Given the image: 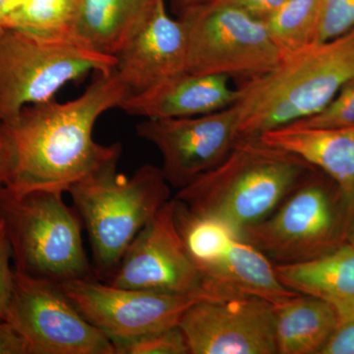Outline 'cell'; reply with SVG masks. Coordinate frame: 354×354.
Here are the masks:
<instances>
[{
	"instance_id": "1",
	"label": "cell",
	"mask_w": 354,
	"mask_h": 354,
	"mask_svg": "<svg viewBox=\"0 0 354 354\" xmlns=\"http://www.w3.org/2000/svg\"><path fill=\"white\" fill-rule=\"evenodd\" d=\"M128 95L114 69L95 72L94 80L76 99L30 104L0 123L2 186L67 192L86 177L118 165L121 144L102 145L93 132L100 116L118 108Z\"/></svg>"
},
{
	"instance_id": "2",
	"label": "cell",
	"mask_w": 354,
	"mask_h": 354,
	"mask_svg": "<svg viewBox=\"0 0 354 354\" xmlns=\"http://www.w3.org/2000/svg\"><path fill=\"white\" fill-rule=\"evenodd\" d=\"M315 169L299 156L268 145L259 137H241L220 165L179 189L174 199L241 235L267 218Z\"/></svg>"
},
{
	"instance_id": "3",
	"label": "cell",
	"mask_w": 354,
	"mask_h": 354,
	"mask_svg": "<svg viewBox=\"0 0 354 354\" xmlns=\"http://www.w3.org/2000/svg\"><path fill=\"white\" fill-rule=\"evenodd\" d=\"M354 80V29L286 55L281 64L239 86L241 137L288 127L313 115Z\"/></svg>"
},
{
	"instance_id": "4",
	"label": "cell",
	"mask_w": 354,
	"mask_h": 354,
	"mask_svg": "<svg viewBox=\"0 0 354 354\" xmlns=\"http://www.w3.org/2000/svg\"><path fill=\"white\" fill-rule=\"evenodd\" d=\"M64 193L0 186V220L14 270L57 283L97 279L83 244V221L64 202Z\"/></svg>"
},
{
	"instance_id": "5",
	"label": "cell",
	"mask_w": 354,
	"mask_h": 354,
	"mask_svg": "<svg viewBox=\"0 0 354 354\" xmlns=\"http://www.w3.org/2000/svg\"><path fill=\"white\" fill-rule=\"evenodd\" d=\"M67 192L87 230L93 269L102 281L113 276L133 239L171 200V185L152 165H142L131 177L111 165Z\"/></svg>"
},
{
	"instance_id": "6",
	"label": "cell",
	"mask_w": 354,
	"mask_h": 354,
	"mask_svg": "<svg viewBox=\"0 0 354 354\" xmlns=\"http://www.w3.org/2000/svg\"><path fill=\"white\" fill-rule=\"evenodd\" d=\"M353 227L337 186L314 171L267 218L244 228L241 236L272 264H295L337 248Z\"/></svg>"
},
{
	"instance_id": "7",
	"label": "cell",
	"mask_w": 354,
	"mask_h": 354,
	"mask_svg": "<svg viewBox=\"0 0 354 354\" xmlns=\"http://www.w3.org/2000/svg\"><path fill=\"white\" fill-rule=\"evenodd\" d=\"M114 66L113 55L78 41L7 30L0 34V123L25 106L51 101L69 82Z\"/></svg>"
},
{
	"instance_id": "8",
	"label": "cell",
	"mask_w": 354,
	"mask_h": 354,
	"mask_svg": "<svg viewBox=\"0 0 354 354\" xmlns=\"http://www.w3.org/2000/svg\"><path fill=\"white\" fill-rule=\"evenodd\" d=\"M187 32L186 72L250 79L285 57L264 21L234 7L205 3L178 15Z\"/></svg>"
},
{
	"instance_id": "9",
	"label": "cell",
	"mask_w": 354,
	"mask_h": 354,
	"mask_svg": "<svg viewBox=\"0 0 354 354\" xmlns=\"http://www.w3.org/2000/svg\"><path fill=\"white\" fill-rule=\"evenodd\" d=\"M6 322L30 354H116L111 339L86 320L58 283L15 270Z\"/></svg>"
},
{
	"instance_id": "10",
	"label": "cell",
	"mask_w": 354,
	"mask_h": 354,
	"mask_svg": "<svg viewBox=\"0 0 354 354\" xmlns=\"http://www.w3.org/2000/svg\"><path fill=\"white\" fill-rule=\"evenodd\" d=\"M104 283L131 290L216 297L184 244L176 225L174 198L140 230L113 276Z\"/></svg>"
},
{
	"instance_id": "11",
	"label": "cell",
	"mask_w": 354,
	"mask_h": 354,
	"mask_svg": "<svg viewBox=\"0 0 354 354\" xmlns=\"http://www.w3.org/2000/svg\"><path fill=\"white\" fill-rule=\"evenodd\" d=\"M58 285L86 320L113 344L176 327L191 305L206 298L118 288L97 279Z\"/></svg>"
},
{
	"instance_id": "12",
	"label": "cell",
	"mask_w": 354,
	"mask_h": 354,
	"mask_svg": "<svg viewBox=\"0 0 354 354\" xmlns=\"http://www.w3.org/2000/svg\"><path fill=\"white\" fill-rule=\"evenodd\" d=\"M235 104L215 113L179 118H151L137 124L140 138L158 149L165 180L181 189L220 165L239 135Z\"/></svg>"
},
{
	"instance_id": "13",
	"label": "cell",
	"mask_w": 354,
	"mask_h": 354,
	"mask_svg": "<svg viewBox=\"0 0 354 354\" xmlns=\"http://www.w3.org/2000/svg\"><path fill=\"white\" fill-rule=\"evenodd\" d=\"M190 354H276L274 307L262 298L221 295L203 298L178 324Z\"/></svg>"
},
{
	"instance_id": "14",
	"label": "cell",
	"mask_w": 354,
	"mask_h": 354,
	"mask_svg": "<svg viewBox=\"0 0 354 354\" xmlns=\"http://www.w3.org/2000/svg\"><path fill=\"white\" fill-rule=\"evenodd\" d=\"M114 57V71L129 95L145 92L186 72L185 25L167 13L165 0H153Z\"/></svg>"
},
{
	"instance_id": "15",
	"label": "cell",
	"mask_w": 354,
	"mask_h": 354,
	"mask_svg": "<svg viewBox=\"0 0 354 354\" xmlns=\"http://www.w3.org/2000/svg\"><path fill=\"white\" fill-rule=\"evenodd\" d=\"M230 78L184 73L171 77L140 94L123 100L120 109L129 115L151 118H179L215 113L232 106L239 88Z\"/></svg>"
},
{
	"instance_id": "16",
	"label": "cell",
	"mask_w": 354,
	"mask_h": 354,
	"mask_svg": "<svg viewBox=\"0 0 354 354\" xmlns=\"http://www.w3.org/2000/svg\"><path fill=\"white\" fill-rule=\"evenodd\" d=\"M198 269L215 295H252L272 304L297 295L279 281L271 261L236 232Z\"/></svg>"
},
{
	"instance_id": "17",
	"label": "cell",
	"mask_w": 354,
	"mask_h": 354,
	"mask_svg": "<svg viewBox=\"0 0 354 354\" xmlns=\"http://www.w3.org/2000/svg\"><path fill=\"white\" fill-rule=\"evenodd\" d=\"M259 138L299 156L332 179L354 223V127L314 129L288 125L263 133Z\"/></svg>"
},
{
	"instance_id": "18",
	"label": "cell",
	"mask_w": 354,
	"mask_h": 354,
	"mask_svg": "<svg viewBox=\"0 0 354 354\" xmlns=\"http://www.w3.org/2000/svg\"><path fill=\"white\" fill-rule=\"evenodd\" d=\"M274 269L286 288L332 305L341 323L354 319V249L348 242L320 257Z\"/></svg>"
},
{
	"instance_id": "19",
	"label": "cell",
	"mask_w": 354,
	"mask_h": 354,
	"mask_svg": "<svg viewBox=\"0 0 354 354\" xmlns=\"http://www.w3.org/2000/svg\"><path fill=\"white\" fill-rule=\"evenodd\" d=\"M272 307L279 354H320L341 324L332 305L311 295L297 293Z\"/></svg>"
},
{
	"instance_id": "20",
	"label": "cell",
	"mask_w": 354,
	"mask_h": 354,
	"mask_svg": "<svg viewBox=\"0 0 354 354\" xmlns=\"http://www.w3.org/2000/svg\"><path fill=\"white\" fill-rule=\"evenodd\" d=\"M153 0H79L75 38L86 48L113 55Z\"/></svg>"
},
{
	"instance_id": "21",
	"label": "cell",
	"mask_w": 354,
	"mask_h": 354,
	"mask_svg": "<svg viewBox=\"0 0 354 354\" xmlns=\"http://www.w3.org/2000/svg\"><path fill=\"white\" fill-rule=\"evenodd\" d=\"M78 3L79 0H25L9 18L6 31L18 30L44 38L77 41Z\"/></svg>"
},
{
	"instance_id": "22",
	"label": "cell",
	"mask_w": 354,
	"mask_h": 354,
	"mask_svg": "<svg viewBox=\"0 0 354 354\" xmlns=\"http://www.w3.org/2000/svg\"><path fill=\"white\" fill-rule=\"evenodd\" d=\"M319 7L320 0H286L265 21L285 57L315 44Z\"/></svg>"
},
{
	"instance_id": "23",
	"label": "cell",
	"mask_w": 354,
	"mask_h": 354,
	"mask_svg": "<svg viewBox=\"0 0 354 354\" xmlns=\"http://www.w3.org/2000/svg\"><path fill=\"white\" fill-rule=\"evenodd\" d=\"M290 127L314 129L354 127V80L346 84L318 113L292 123Z\"/></svg>"
},
{
	"instance_id": "24",
	"label": "cell",
	"mask_w": 354,
	"mask_h": 354,
	"mask_svg": "<svg viewBox=\"0 0 354 354\" xmlns=\"http://www.w3.org/2000/svg\"><path fill=\"white\" fill-rule=\"evenodd\" d=\"M116 354H190L179 326L113 344Z\"/></svg>"
},
{
	"instance_id": "25",
	"label": "cell",
	"mask_w": 354,
	"mask_h": 354,
	"mask_svg": "<svg viewBox=\"0 0 354 354\" xmlns=\"http://www.w3.org/2000/svg\"><path fill=\"white\" fill-rule=\"evenodd\" d=\"M354 29V0H320L315 44L339 38Z\"/></svg>"
},
{
	"instance_id": "26",
	"label": "cell",
	"mask_w": 354,
	"mask_h": 354,
	"mask_svg": "<svg viewBox=\"0 0 354 354\" xmlns=\"http://www.w3.org/2000/svg\"><path fill=\"white\" fill-rule=\"evenodd\" d=\"M12 252L6 227L0 220V320L6 321L12 293L14 269L11 267Z\"/></svg>"
},
{
	"instance_id": "27",
	"label": "cell",
	"mask_w": 354,
	"mask_h": 354,
	"mask_svg": "<svg viewBox=\"0 0 354 354\" xmlns=\"http://www.w3.org/2000/svg\"><path fill=\"white\" fill-rule=\"evenodd\" d=\"M285 1L286 0H209L207 3L234 7L265 22Z\"/></svg>"
},
{
	"instance_id": "28",
	"label": "cell",
	"mask_w": 354,
	"mask_h": 354,
	"mask_svg": "<svg viewBox=\"0 0 354 354\" xmlns=\"http://www.w3.org/2000/svg\"><path fill=\"white\" fill-rule=\"evenodd\" d=\"M320 354H354V319L339 324Z\"/></svg>"
},
{
	"instance_id": "29",
	"label": "cell",
	"mask_w": 354,
	"mask_h": 354,
	"mask_svg": "<svg viewBox=\"0 0 354 354\" xmlns=\"http://www.w3.org/2000/svg\"><path fill=\"white\" fill-rule=\"evenodd\" d=\"M0 354H30L27 344L12 326L0 320Z\"/></svg>"
},
{
	"instance_id": "30",
	"label": "cell",
	"mask_w": 354,
	"mask_h": 354,
	"mask_svg": "<svg viewBox=\"0 0 354 354\" xmlns=\"http://www.w3.org/2000/svg\"><path fill=\"white\" fill-rule=\"evenodd\" d=\"M24 2L25 0H0V34L6 31L9 18Z\"/></svg>"
},
{
	"instance_id": "31",
	"label": "cell",
	"mask_w": 354,
	"mask_h": 354,
	"mask_svg": "<svg viewBox=\"0 0 354 354\" xmlns=\"http://www.w3.org/2000/svg\"><path fill=\"white\" fill-rule=\"evenodd\" d=\"M209 0H172L174 4L177 14L180 15L181 13L189 10V9L195 8L203 4L207 3Z\"/></svg>"
},
{
	"instance_id": "32",
	"label": "cell",
	"mask_w": 354,
	"mask_h": 354,
	"mask_svg": "<svg viewBox=\"0 0 354 354\" xmlns=\"http://www.w3.org/2000/svg\"><path fill=\"white\" fill-rule=\"evenodd\" d=\"M4 183V165L3 158H2L1 145H0V186L3 185Z\"/></svg>"
}]
</instances>
